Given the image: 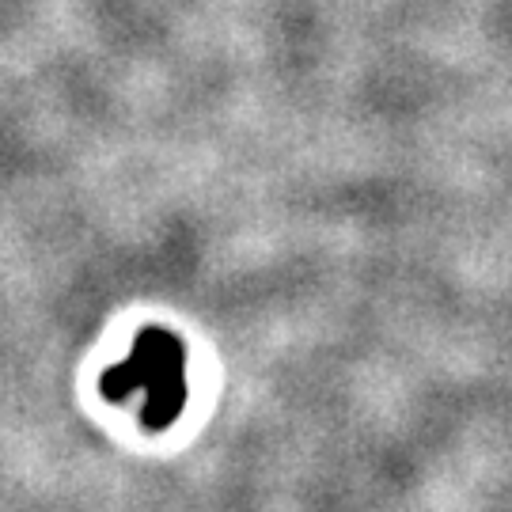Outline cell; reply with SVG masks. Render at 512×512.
<instances>
[{
  "label": "cell",
  "instance_id": "6da1fadb",
  "mask_svg": "<svg viewBox=\"0 0 512 512\" xmlns=\"http://www.w3.org/2000/svg\"><path fill=\"white\" fill-rule=\"evenodd\" d=\"M99 391L107 403H126L137 391H145L141 425L148 433H160L183 414L186 376H183V342L160 327H145L133 338V349L122 365L103 372Z\"/></svg>",
  "mask_w": 512,
  "mask_h": 512
}]
</instances>
